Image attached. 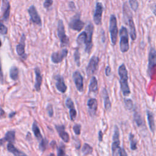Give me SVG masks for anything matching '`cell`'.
<instances>
[{
	"label": "cell",
	"mask_w": 156,
	"mask_h": 156,
	"mask_svg": "<svg viewBox=\"0 0 156 156\" xmlns=\"http://www.w3.org/2000/svg\"><path fill=\"white\" fill-rule=\"evenodd\" d=\"M94 26L89 23L85 27V30L81 32L77 37L76 41L79 46H85V52L90 54L93 47V34Z\"/></svg>",
	"instance_id": "6da1fadb"
},
{
	"label": "cell",
	"mask_w": 156,
	"mask_h": 156,
	"mask_svg": "<svg viewBox=\"0 0 156 156\" xmlns=\"http://www.w3.org/2000/svg\"><path fill=\"white\" fill-rule=\"evenodd\" d=\"M122 13H123V18L125 21V23L128 25V27L129 29L130 38L133 41H135L136 38V28H135V23L133 21L132 13H131V11L129 7V5L126 3V2H124L122 5Z\"/></svg>",
	"instance_id": "7a4b0ae2"
},
{
	"label": "cell",
	"mask_w": 156,
	"mask_h": 156,
	"mask_svg": "<svg viewBox=\"0 0 156 156\" xmlns=\"http://www.w3.org/2000/svg\"><path fill=\"white\" fill-rule=\"evenodd\" d=\"M118 72L119 76L121 90L124 96H127L131 91L128 83V72L124 63H122L119 66Z\"/></svg>",
	"instance_id": "3957f363"
},
{
	"label": "cell",
	"mask_w": 156,
	"mask_h": 156,
	"mask_svg": "<svg viewBox=\"0 0 156 156\" xmlns=\"http://www.w3.org/2000/svg\"><path fill=\"white\" fill-rule=\"evenodd\" d=\"M119 48L120 51L122 53L127 52L129 49V33L127 29L122 26L119 30Z\"/></svg>",
	"instance_id": "277c9868"
},
{
	"label": "cell",
	"mask_w": 156,
	"mask_h": 156,
	"mask_svg": "<svg viewBox=\"0 0 156 156\" xmlns=\"http://www.w3.org/2000/svg\"><path fill=\"white\" fill-rule=\"evenodd\" d=\"M109 32H110V34L112 44L113 46H115L116 44V41H117L118 29L116 17L114 14H112L110 17Z\"/></svg>",
	"instance_id": "5b68a950"
},
{
	"label": "cell",
	"mask_w": 156,
	"mask_h": 156,
	"mask_svg": "<svg viewBox=\"0 0 156 156\" xmlns=\"http://www.w3.org/2000/svg\"><path fill=\"white\" fill-rule=\"evenodd\" d=\"M57 36L61 43V46H66L69 44V37L66 35L65 29L62 20H59L57 23Z\"/></svg>",
	"instance_id": "8992f818"
},
{
	"label": "cell",
	"mask_w": 156,
	"mask_h": 156,
	"mask_svg": "<svg viewBox=\"0 0 156 156\" xmlns=\"http://www.w3.org/2000/svg\"><path fill=\"white\" fill-rule=\"evenodd\" d=\"M68 26L71 29L77 32H80L83 28L85 23L81 20L79 13H77L71 18Z\"/></svg>",
	"instance_id": "52a82bcc"
},
{
	"label": "cell",
	"mask_w": 156,
	"mask_h": 156,
	"mask_svg": "<svg viewBox=\"0 0 156 156\" xmlns=\"http://www.w3.org/2000/svg\"><path fill=\"white\" fill-rule=\"evenodd\" d=\"M120 140H119V130L118 127L115 125L113 130L112 144V152L113 155H117V153L120 149Z\"/></svg>",
	"instance_id": "ba28073f"
},
{
	"label": "cell",
	"mask_w": 156,
	"mask_h": 156,
	"mask_svg": "<svg viewBox=\"0 0 156 156\" xmlns=\"http://www.w3.org/2000/svg\"><path fill=\"white\" fill-rule=\"evenodd\" d=\"M99 63V58L96 55H93L88 63V65L86 68V73L87 76H91L96 73L98 69Z\"/></svg>",
	"instance_id": "9c48e42d"
},
{
	"label": "cell",
	"mask_w": 156,
	"mask_h": 156,
	"mask_svg": "<svg viewBox=\"0 0 156 156\" xmlns=\"http://www.w3.org/2000/svg\"><path fill=\"white\" fill-rule=\"evenodd\" d=\"M155 49L154 48L151 47L148 57V66H147V73L150 77H152L155 66Z\"/></svg>",
	"instance_id": "30bf717a"
},
{
	"label": "cell",
	"mask_w": 156,
	"mask_h": 156,
	"mask_svg": "<svg viewBox=\"0 0 156 156\" xmlns=\"http://www.w3.org/2000/svg\"><path fill=\"white\" fill-rule=\"evenodd\" d=\"M103 11V4L101 2H97L95 6V10L93 13V21L96 25L101 24Z\"/></svg>",
	"instance_id": "8fae6325"
},
{
	"label": "cell",
	"mask_w": 156,
	"mask_h": 156,
	"mask_svg": "<svg viewBox=\"0 0 156 156\" xmlns=\"http://www.w3.org/2000/svg\"><path fill=\"white\" fill-rule=\"evenodd\" d=\"M28 13L30 16V21L34 23L39 26H42V21L40 15L38 14L37 10L34 5H30L28 9Z\"/></svg>",
	"instance_id": "7c38bea8"
},
{
	"label": "cell",
	"mask_w": 156,
	"mask_h": 156,
	"mask_svg": "<svg viewBox=\"0 0 156 156\" xmlns=\"http://www.w3.org/2000/svg\"><path fill=\"white\" fill-rule=\"evenodd\" d=\"M68 50L66 48L62 49L58 51L54 52L51 54V59L52 63L55 64L61 63L65 58H66L68 55Z\"/></svg>",
	"instance_id": "4fadbf2b"
},
{
	"label": "cell",
	"mask_w": 156,
	"mask_h": 156,
	"mask_svg": "<svg viewBox=\"0 0 156 156\" xmlns=\"http://www.w3.org/2000/svg\"><path fill=\"white\" fill-rule=\"evenodd\" d=\"M73 79L77 91L82 93L83 91V78L79 71L76 70L73 73Z\"/></svg>",
	"instance_id": "5bb4252c"
},
{
	"label": "cell",
	"mask_w": 156,
	"mask_h": 156,
	"mask_svg": "<svg viewBox=\"0 0 156 156\" xmlns=\"http://www.w3.org/2000/svg\"><path fill=\"white\" fill-rule=\"evenodd\" d=\"M54 78L55 80V87L57 90L62 93H65L67 90V86L65 83L63 77L60 74L54 75Z\"/></svg>",
	"instance_id": "9a60e30c"
},
{
	"label": "cell",
	"mask_w": 156,
	"mask_h": 156,
	"mask_svg": "<svg viewBox=\"0 0 156 156\" xmlns=\"http://www.w3.org/2000/svg\"><path fill=\"white\" fill-rule=\"evenodd\" d=\"M25 41L26 36L23 34L21 37L19 44H17L16 46V51L17 52V54L24 59H26L27 57V55L25 53Z\"/></svg>",
	"instance_id": "2e32d148"
},
{
	"label": "cell",
	"mask_w": 156,
	"mask_h": 156,
	"mask_svg": "<svg viewBox=\"0 0 156 156\" xmlns=\"http://www.w3.org/2000/svg\"><path fill=\"white\" fill-rule=\"evenodd\" d=\"M65 105L66 107L69 109V118L71 121H74L77 116V112L75 108L74 104L73 101L71 99V98L68 97L66 98L65 101Z\"/></svg>",
	"instance_id": "e0dca14e"
},
{
	"label": "cell",
	"mask_w": 156,
	"mask_h": 156,
	"mask_svg": "<svg viewBox=\"0 0 156 156\" xmlns=\"http://www.w3.org/2000/svg\"><path fill=\"white\" fill-rule=\"evenodd\" d=\"M88 107V111L89 115L93 117L97 112L98 110V101L95 98H90L87 103Z\"/></svg>",
	"instance_id": "ac0fdd59"
},
{
	"label": "cell",
	"mask_w": 156,
	"mask_h": 156,
	"mask_svg": "<svg viewBox=\"0 0 156 156\" xmlns=\"http://www.w3.org/2000/svg\"><path fill=\"white\" fill-rule=\"evenodd\" d=\"M34 73L35 75V83H34V88L37 91H40L41 90V85L42 83V75L41 74L40 69L38 67H35L34 68Z\"/></svg>",
	"instance_id": "d6986e66"
},
{
	"label": "cell",
	"mask_w": 156,
	"mask_h": 156,
	"mask_svg": "<svg viewBox=\"0 0 156 156\" xmlns=\"http://www.w3.org/2000/svg\"><path fill=\"white\" fill-rule=\"evenodd\" d=\"M55 128L61 139L65 143H68L69 141V134L65 131V127L64 125H55Z\"/></svg>",
	"instance_id": "ffe728a7"
},
{
	"label": "cell",
	"mask_w": 156,
	"mask_h": 156,
	"mask_svg": "<svg viewBox=\"0 0 156 156\" xmlns=\"http://www.w3.org/2000/svg\"><path fill=\"white\" fill-rule=\"evenodd\" d=\"M101 96L104 100V108L106 111L110 112L112 108V104L110 100L109 95L107 91V90L105 88H104L101 91Z\"/></svg>",
	"instance_id": "44dd1931"
},
{
	"label": "cell",
	"mask_w": 156,
	"mask_h": 156,
	"mask_svg": "<svg viewBox=\"0 0 156 156\" xmlns=\"http://www.w3.org/2000/svg\"><path fill=\"white\" fill-rule=\"evenodd\" d=\"M10 5L9 1L8 0H2V10L3 12L2 20L4 21H7L9 20L10 15Z\"/></svg>",
	"instance_id": "7402d4cb"
},
{
	"label": "cell",
	"mask_w": 156,
	"mask_h": 156,
	"mask_svg": "<svg viewBox=\"0 0 156 156\" xmlns=\"http://www.w3.org/2000/svg\"><path fill=\"white\" fill-rule=\"evenodd\" d=\"M15 131L9 130L6 132L4 138L0 139V144H2L6 141H8L11 143H15Z\"/></svg>",
	"instance_id": "603a6c76"
},
{
	"label": "cell",
	"mask_w": 156,
	"mask_h": 156,
	"mask_svg": "<svg viewBox=\"0 0 156 156\" xmlns=\"http://www.w3.org/2000/svg\"><path fill=\"white\" fill-rule=\"evenodd\" d=\"M146 115H147V122H148V125L150 129V130L154 133L155 132V121H154V113L149 110H146Z\"/></svg>",
	"instance_id": "cb8c5ba5"
},
{
	"label": "cell",
	"mask_w": 156,
	"mask_h": 156,
	"mask_svg": "<svg viewBox=\"0 0 156 156\" xmlns=\"http://www.w3.org/2000/svg\"><path fill=\"white\" fill-rule=\"evenodd\" d=\"M88 92L95 94L98 92V83L97 79L95 76H93L90 79L88 85Z\"/></svg>",
	"instance_id": "d4e9b609"
},
{
	"label": "cell",
	"mask_w": 156,
	"mask_h": 156,
	"mask_svg": "<svg viewBox=\"0 0 156 156\" xmlns=\"http://www.w3.org/2000/svg\"><path fill=\"white\" fill-rule=\"evenodd\" d=\"M32 132L34 134V136H35V138H37V140H38V142H40L43 139V136L42 135L41 133L40 132V129L37 123V122L35 121H34L33 124H32Z\"/></svg>",
	"instance_id": "484cf974"
},
{
	"label": "cell",
	"mask_w": 156,
	"mask_h": 156,
	"mask_svg": "<svg viewBox=\"0 0 156 156\" xmlns=\"http://www.w3.org/2000/svg\"><path fill=\"white\" fill-rule=\"evenodd\" d=\"M7 149L10 152L12 153L14 155H26V154L22 152L20 150H18L17 148H16L13 144V143H9L7 144Z\"/></svg>",
	"instance_id": "4316f807"
},
{
	"label": "cell",
	"mask_w": 156,
	"mask_h": 156,
	"mask_svg": "<svg viewBox=\"0 0 156 156\" xmlns=\"http://www.w3.org/2000/svg\"><path fill=\"white\" fill-rule=\"evenodd\" d=\"M10 77L13 80H16L18 79V74H19V69L18 68L15 66H13L11 67L10 69V72H9Z\"/></svg>",
	"instance_id": "83f0119b"
},
{
	"label": "cell",
	"mask_w": 156,
	"mask_h": 156,
	"mask_svg": "<svg viewBox=\"0 0 156 156\" xmlns=\"http://www.w3.org/2000/svg\"><path fill=\"white\" fill-rule=\"evenodd\" d=\"M129 139L130 141V149L132 151H135L137 149V141L136 140L135 138V135L132 133H129Z\"/></svg>",
	"instance_id": "f1b7e54d"
},
{
	"label": "cell",
	"mask_w": 156,
	"mask_h": 156,
	"mask_svg": "<svg viewBox=\"0 0 156 156\" xmlns=\"http://www.w3.org/2000/svg\"><path fill=\"white\" fill-rule=\"evenodd\" d=\"M93 147L88 143H84L83 146H82V152L83 154V155H90L93 152Z\"/></svg>",
	"instance_id": "f546056e"
},
{
	"label": "cell",
	"mask_w": 156,
	"mask_h": 156,
	"mask_svg": "<svg viewBox=\"0 0 156 156\" xmlns=\"http://www.w3.org/2000/svg\"><path fill=\"white\" fill-rule=\"evenodd\" d=\"M133 118H134V120H135L136 125L138 127H141L144 124V122H143V120L141 118V116L138 112H135L134 113Z\"/></svg>",
	"instance_id": "4dcf8cb0"
},
{
	"label": "cell",
	"mask_w": 156,
	"mask_h": 156,
	"mask_svg": "<svg viewBox=\"0 0 156 156\" xmlns=\"http://www.w3.org/2000/svg\"><path fill=\"white\" fill-rule=\"evenodd\" d=\"M74 60L76 63V65L79 67L80 65V54L79 48H76L74 52Z\"/></svg>",
	"instance_id": "1f68e13d"
},
{
	"label": "cell",
	"mask_w": 156,
	"mask_h": 156,
	"mask_svg": "<svg viewBox=\"0 0 156 156\" xmlns=\"http://www.w3.org/2000/svg\"><path fill=\"white\" fill-rule=\"evenodd\" d=\"M48 144V141L46 138H44L40 142H39V145H38V149L40 150L41 152H44V151L46 149L47 145Z\"/></svg>",
	"instance_id": "d6a6232c"
},
{
	"label": "cell",
	"mask_w": 156,
	"mask_h": 156,
	"mask_svg": "<svg viewBox=\"0 0 156 156\" xmlns=\"http://www.w3.org/2000/svg\"><path fill=\"white\" fill-rule=\"evenodd\" d=\"M129 4L130 5V7L133 11L136 12L138 10V9L139 7L138 0H129Z\"/></svg>",
	"instance_id": "836d02e7"
},
{
	"label": "cell",
	"mask_w": 156,
	"mask_h": 156,
	"mask_svg": "<svg viewBox=\"0 0 156 156\" xmlns=\"http://www.w3.org/2000/svg\"><path fill=\"white\" fill-rule=\"evenodd\" d=\"M124 102L125 107L127 110H131L133 108V101L131 99L124 98Z\"/></svg>",
	"instance_id": "e575fe53"
},
{
	"label": "cell",
	"mask_w": 156,
	"mask_h": 156,
	"mask_svg": "<svg viewBox=\"0 0 156 156\" xmlns=\"http://www.w3.org/2000/svg\"><path fill=\"white\" fill-rule=\"evenodd\" d=\"M57 155L58 156H62V155H66L65 153V146L63 144H60V146H58L57 148Z\"/></svg>",
	"instance_id": "d590c367"
},
{
	"label": "cell",
	"mask_w": 156,
	"mask_h": 156,
	"mask_svg": "<svg viewBox=\"0 0 156 156\" xmlns=\"http://www.w3.org/2000/svg\"><path fill=\"white\" fill-rule=\"evenodd\" d=\"M53 2H54L53 0H44L43 7L47 10H49L51 7V6L52 5Z\"/></svg>",
	"instance_id": "8d00e7d4"
},
{
	"label": "cell",
	"mask_w": 156,
	"mask_h": 156,
	"mask_svg": "<svg viewBox=\"0 0 156 156\" xmlns=\"http://www.w3.org/2000/svg\"><path fill=\"white\" fill-rule=\"evenodd\" d=\"M73 130L74 132V133L76 135H79L80 134V130H81V125L80 124H76L73 127Z\"/></svg>",
	"instance_id": "74e56055"
},
{
	"label": "cell",
	"mask_w": 156,
	"mask_h": 156,
	"mask_svg": "<svg viewBox=\"0 0 156 156\" xmlns=\"http://www.w3.org/2000/svg\"><path fill=\"white\" fill-rule=\"evenodd\" d=\"M46 111H47L48 116L50 118H52L54 115V110H53V107H52V104H48V105L46 107Z\"/></svg>",
	"instance_id": "f35d334b"
},
{
	"label": "cell",
	"mask_w": 156,
	"mask_h": 156,
	"mask_svg": "<svg viewBox=\"0 0 156 156\" xmlns=\"http://www.w3.org/2000/svg\"><path fill=\"white\" fill-rule=\"evenodd\" d=\"M7 33V28L2 23H0V34L2 35H5Z\"/></svg>",
	"instance_id": "ab89813d"
},
{
	"label": "cell",
	"mask_w": 156,
	"mask_h": 156,
	"mask_svg": "<svg viewBox=\"0 0 156 156\" xmlns=\"http://www.w3.org/2000/svg\"><path fill=\"white\" fill-rule=\"evenodd\" d=\"M105 73L106 76H109L111 75V68H110V66H108V65L107 66L105 70Z\"/></svg>",
	"instance_id": "60d3db41"
},
{
	"label": "cell",
	"mask_w": 156,
	"mask_h": 156,
	"mask_svg": "<svg viewBox=\"0 0 156 156\" xmlns=\"http://www.w3.org/2000/svg\"><path fill=\"white\" fill-rule=\"evenodd\" d=\"M0 82L2 83H3V74L2 71V65H1V61L0 58Z\"/></svg>",
	"instance_id": "b9f144b4"
},
{
	"label": "cell",
	"mask_w": 156,
	"mask_h": 156,
	"mask_svg": "<svg viewBox=\"0 0 156 156\" xmlns=\"http://www.w3.org/2000/svg\"><path fill=\"white\" fill-rule=\"evenodd\" d=\"M98 140H99V142H102V140H103V133H102V130H100L98 132Z\"/></svg>",
	"instance_id": "7bdbcfd3"
},
{
	"label": "cell",
	"mask_w": 156,
	"mask_h": 156,
	"mask_svg": "<svg viewBox=\"0 0 156 156\" xmlns=\"http://www.w3.org/2000/svg\"><path fill=\"white\" fill-rule=\"evenodd\" d=\"M68 6H69V7L72 10L76 9V5H75V4H74V2L73 1H70V2H69V3H68Z\"/></svg>",
	"instance_id": "ee69618b"
},
{
	"label": "cell",
	"mask_w": 156,
	"mask_h": 156,
	"mask_svg": "<svg viewBox=\"0 0 156 156\" xmlns=\"http://www.w3.org/2000/svg\"><path fill=\"white\" fill-rule=\"evenodd\" d=\"M16 114V112H13V113H11L10 115H9V117L10 118H12V117H13Z\"/></svg>",
	"instance_id": "f6af8a7d"
},
{
	"label": "cell",
	"mask_w": 156,
	"mask_h": 156,
	"mask_svg": "<svg viewBox=\"0 0 156 156\" xmlns=\"http://www.w3.org/2000/svg\"><path fill=\"white\" fill-rule=\"evenodd\" d=\"M1 44H2V43H1V40H0V47L1 46Z\"/></svg>",
	"instance_id": "bcb514c9"
}]
</instances>
